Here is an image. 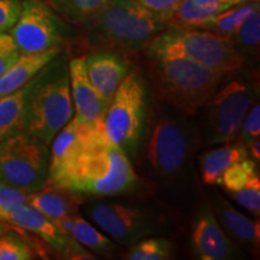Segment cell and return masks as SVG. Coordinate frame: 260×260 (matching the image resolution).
I'll return each mask as SVG.
<instances>
[{
    "label": "cell",
    "mask_w": 260,
    "mask_h": 260,
    "mask_svg": "<svg viewBox=\"0 0 260 260\" xmlns=\"http://www.w3.org/2000/svg\"><path fill=\"white\" fill-rule=\"evenodd\" d=\"M53 140L46 187L93 197L125 194L139 187L129 157L107 138L104 121L86 123L73 117Z\"/></svg>",
    "instance_id": "1"
},
{
    "label": "cell",
    "mask_w": 260,
    "mask_h": 260,
    "mask_svg": "<svg viewBox=\"0 0 260 260\" xmlns=\"http://www.w3.org/2000/svg\"><path fill=\"white\" fill-rule=\"evenodd\" d=\"M146 53L158 95L188 117L203 109L224 77L182 53L162 32L146 46Z\"/></svg>",
    "instance_id": "2"
},
{
    "label": "cell",
    "mask_w": 260,
    "mask_h": 260,
    "mask_svg": "<svg viewBox=\"0 0 260 260\" xmlns=\"http://www.w3.org/2000/svg\"><path fill=\"white\" fill-rule=\"evenodd\" d=\"M165 27L136 0H107L81 28L92 48L135 52L147 46Z\"/></svg>",
    "instance_id": "3"
},
{
    "label": "cell",
    "mask_w": 260,
    "mask_h": 260,
    "mask_svg": "<svg viewBox=\"0 0 260 260\" xmlns=\"http://www.w3.org/2000/svg\"><path fill=\"white\" fill-rule=\"evenodd\" d=\"M73 117L69 69L59 54L29 81L24 132L48 146Z\"/></svg>",
    "instance_id": "4"
},
{
    "label": "cell",
    "mask_w": 260,
    "mask_h": 260,
    "mask_svg": "<svg viewBox=\"0 0 260 260\" xmlns=\"http://www.w3.org/2000/svg\"><path fill=\"white\" fill-rule=\"evenodd\" d=\"M201 136L188 116L175 111L161 112L152 124L146 147L151 172L164 184L178 183L189 171Z\"/></svg>",
    "instance_id": "5"
},
{
    "label": "cell",
    "mask_w": 260,
    "mask_h": 260,
    "mask_svg": "<svg viewBox=\"0 0 260 260\" xmlns=\"http://www.w3.org/2000/svg\"><path fill=\"white\" fill-rule=\"evenodd\" d=\"M216 92L205 104L204 141L207 145H220L234 141L239 134L245 116L259 95V82L245 70V67L225 75Z\"/></svg>",
    "instance_id": "6"
},
{
    "label": "cell",
    "mask_w": 260,
    "mask_h": 260,
    "mask_svg": "<svg viewBox=\"0 0 260 260\" xmlns=\"http://www.w3.org/2000/svg\"><path fill=\"white\" fill-rule=\"evenodd\" d=\"M147 84L138 70H130L113 94L104 117L110 141L135 158L147 125Z\"/></svg>",
    "instance_id": "7"
},
{
    "label": "cell",
    "mask_w": 260,
    "mask_h": 260,
    "mask_svg": "<svg viewBox=\"0 0 260 260\" xmlns=\"http://www.w3.org/2000/svg\"><path fill=\"white\" fill-rule=\"evenodd\" d=\"M47 145L21 132L5 140L0 162V182L24 193L40 190L48 171Z\"/></svg>",
    "instance_id": "8"
},
{
    "label": "cell",
    "mask_w": 260,
    "mask_h": 260,
    "mask_svg": "<svg viewBox=\"0 0 260 260\" xmlns=\"http://www.w3.org/2000/svg\"><path fill=\"white\" fill-rule=\"evenodd\" d=\"M11 35L21 53L63 48L71 34L69 24L45 0H23Z\"/></svg>",
    "instance_id": "9"
},
{
    "label": "cell",
    "mask_w": 260,
    "mask_h": 260,
    "mask_svg": "<svg viewBox=\"0 0 260 260\" xmlns=\"http://www.w3.org/2000/svg\"><path fill=\"white\" fill-rule=\"evenodd\" d=\"M162 34L182 53L222 76L235 73L246 65L229 38L211 30L169 27Z\"/></svg>",
    "instance_id": "10"
},
{
    "label": "cell",
    "mask_w": 260,
    "mask_h": 260,
    "mask_svg": "<svg viewBox=\"0 0 260 260\" xmlns=\"http://www.w3.org/2000/svg\"><path fill=\"white\" fill-rule=\"evenodd\" d=\"M90 219L107 235L124 246H133L161 230L158 217L140 207L116 203H98L87 207Z\"/></svg>",
    "instance_id": "11"
},
{
    "label": "cell",
    "mask_w": 260,
    "mask_h": 260,
    "mask_svg": "<svg viewBox=\"0 0 260 260\" xmlns=\"http://www.w3.org/2000/svg\"><path fill=\"white\" fill-rule=\"evenodd\" d=\"M9 223L38 235L42 241L46 242L53 251L59 253L65 259L94 258L74 237L60 233L50 218L27 204L22 205L12 213Z\"/></svg>",
    "instance_id": "12"
},
{
    "label": "cell",
    "mask_w": 260,
    "mask_h": 260,
    "mask_svg": "<svg viewBox=\"0 0 260 260\" xmlns=\"http://www.w3.org/2000/svg\"><path fill=\"white\" fill-rule=\"evenodd\" d=\"M191 242L195 254L204 260L236 259L242 255L220 224L214 218L210 207L204 206L193 225Z\"/></svg>",
    "instance_id": "13"
},
{
    "label": "cell",
    "mask_w": 260,
    "mask_h": 260,
    "mask_svg": "<svg viewBox=\"0 0 260 260\" xmlns=\"http://www.w3.org/2000/svg\"><path fill=\"white\" fill-rule=\"evenodd\" d=\"M88 79L109 105L113 94L130 71V63L119 51L96 50L84 56Z\"/></svg>",
    "instance_id": "14"
},
{
    "label": "cell",
    "mask_w": 260,
    "mask_h": 260,
    "mask_svg": "<svg viewBox=\"0 0 260 260\" xmlns=\"http://www.w3.org/2000/svg\"><path fill=\"white\" fill-rule=\"evenodd\" d=\"M74 118L80 122L99 123L104 121L107 104L100 98L88 79L84 56L73 58L68 63Z\"/></svg>",
    "instance_id": "15"
},
{
    "label": "cell",
    "mask_w": 260,
    "mask_h": 260,
    "mask_svg": "<svg viewBox=\"0 0 260 260\" xmlns=\"http://www.w3.org/2000/svg\"><path fill=\"white\" fill-rule=\"evenodd\" d=\"M61 53V48H52L38 53H21L4 75L0 76V98L25 86L46 65Z\"/></svg>",
    "instance_id": "16"
},
{
    "label": "cell",
    "mask_w": 260,
    "mask_h": 260,
    "mask_svg": "<svg viewBox=\"0 0 260 260\" xmlns=\"http://www.w3.org/2000/svg\"><path fill=\"white\" fill-rule=\"evenodd\" d=\"M248 158V149L239 140L220 144L206 151L199 159L201 180L207 186H220L223 174L234 162Z\"/></svg>",
    "instance_id": "17"
},
{
    "label": "cell",
    "mask_w": 260,
    "mask_h": 260,
    "mask_svg": "<svg viewBox=\"0 0 260 260\" xmlns=\"http://www.w3.org/2000/svg\"><path fill=\"white\" fill-rule=\"evenodd\" d=\"M81 195L59 188L46 187L27 194L25 204L34 207L51 220L79 213Z\"/></svg>",
    "instance_id": "18"
},
{
    "label": "cell",
    "mask_w": 260,
    "mask_h": 260,
    "mask_svg": "<svg viewBox=\"0 0 260 260\" xmlns=\"http://www.w3.org/2000/svg\"><path fill=\"white\" fill-rule=\"evenodd\" d=\"M216 209L218 218L226 232L243 245L252 253H258L260 242V224L258 220H252L239 212L230 203L223 198L217 197Z\"/></svg>",
    "instance_id": "19"
},
{
    "label": "cell",
    "mask_w": 260,
    "mask_h": 260,
    "mask_svg": "<svg viewBox=\"0 0 260 260\" xmlns=\"http://www.w3.org/2000/svg\"><path fill=\"white\" fill-rule=\"evenodd\" d=\"M28 89L29 82L16 92L0 98V141L24 132Z\"/></svg>",
    "instance_id": "20"
},
{
    "label": "cell",
    "mask_w": 260,
    "mask_h": 260,
    "mask_svg": "<svg viewBox=\"0 0 260 260\" xmlns=\"http://www.w3.org/2000/svg\"><path fill=\"white\" fill-rule=\"evenodd\" d=\"M232 6L224 4L220 0H209L205 3H197L195 0H182L175 10L174 15L169 19L168 27L200 28L224 10Z\"/></svg>",
    "instance_id": "21"
},
{
    "label": "cell",
    "mask_w": 260,
    "mask_h": 260,
    "mask_svg": "<svg viewBox=\"0 0 260 260\" xmlns=\"http://www.w3.org/2000/svg\"><path fill=\"white\" fill-rule=\"evenodd\" d=\"M234 46L247 61H255L260 45V9L253 11L230 38Z\"/></svg>",
    "instance_id": "22"
},
{
    "label": "cell",
    "mask_w": 260,
    "mask_h": 260,
    "mask_svg": "<svg viewBox=\"0 0 260 260\" xmlns=\"http://www.w3.org/2000/svg\"><path fill=\"white\" fill-rule=\"evenodd\" d=\"M67 23L82 27L107 0H45Z\"/></svg>",
    "instance_id": "23"
},
{
    "label": "cell",
    "mask_w": 260,
    "mask_h": 260,
    "mask_svg": "<svg viewBox=\"0 0 260 260\" xmlns=\"http://www.w3.org/2000/svg\"><path fill=\"white\" fill-rule=\"evenodd\" d=\"M258 9H260L259 3L232 6L210 18L200 29H206L230 39L242 22Z\"/></svg>",
    "instance_id": "24"
},
{
    "label": "cell",
    "mask_w": 260,
    "mask_h": 260,
    "mask_svg": "<svg viewBox=\"0 0 260 260\" xmlns=\"http://www.w3.org/2000/svg\"><path fill=\"white\" fill-rule=\"evenodd\" d=\"M70 236L74 237L83 247L92 249L98 254L112 255L117 251V246L109 237L100 233L96 228H94L79 214H76L74 218Z\"/></svg>",
    "instance_id": "25"
},
{
    "label": "cell",
    "mask_w": 260,
    "mask_h": 260,
    "mask_svg": "<svg viewBox=\"0 0 260 260\" xmlns=\"http://www.w3.org/2000/svg\"><path fill=\"white\" fill-rule=\"evenodd\" d=\"M172 243L162 237H145L130 246L128 260H167L171 258Z\"/></svg>",
    "instance_id": "26"
},
{
    "label": "cell",
    "mask_w": 260,
    "mask_h": 260,
    "mask_svg": "<svg viewBox=\"0 0 260 260\" xmlns=\"http://www.w3.org/2000/svg\"><path fill=\"white\" fill-rule=\"evenodd\" d=\"M258 174L255 161L253 159L246 158L234 162L223 174L220 186H223L229 193L236 191L245 186L254 175Z\"/></svg>",
    "instance_id": "27"
},
{
    "label": "cell",
    "mask_w": 260,
    "mask_h": 260,
    "mask_svg": "<svg viewBox=\"0 0 260 260\" xmlns=\"http://www.w3.org/2000/svg\"><path fill=\"white\" fill-rule=\"evenodd\" d=\"M31 258L30 247L18 234L4 233L0 236V260H29Z\"/></svg>",
    "instance_id": "28"
},
{
    "label": "cell",
    "mask_w": 260,
    "mask_h": 260,
    "mask_svg": "<svg viewBox=\"0 0 260 260\" xmlns=\"http://www.w3.org/2000/svg\"><path fill=\"white\" fill-rule=\"evenodd\" d=\"M230 195L237 203L249 211L255 217L260 214V178L256 174L243 186L241 189L233 191Z\"/></svg>",
    "instance_id": "29"
},
{
    "label": "cell",
    "mask_w": 260,
    "mask_h": 260,
    "mask_svg": "<svg viewBox=\"0 0 260 260\" xmlns=\"http://www.w3.org/2000/svg\"><path fill=\"white\" fill-rule=\"evenodd\" d=\"M27 193L0 182V222H9L16 210L25 204Z\"/></svg>",
    "instance_id": "30"
},
{
    "label": "cell",
    "mask_w": 260,
    "mask_h": 260,
    "mask_svg": "<svg viewBox=\"0 0 260 260\" xmlns=\"http://www.w3.org/2000/svg\"><path fill=\"white\" fill-rule=\"evenodd\" d=\"M260 138V104H253L251 109L248 110L247 115L243 118L240 126L237 140L246 147H248L255 140Z\"/></svg>",
    "instance_id": "31"
},
{
    "label": "cell",
    "mask_w": 260,
    "mask_h": 260,
    "mask_svg": "<svg viewBox=\"0 0 260 260\" xmlns=\"http://www.w3.org/2000/svg\"><path fill=\"white\" fill-rule=\"evenodd\" d=\"M19 52L14 38L10 34L0 32V76L4 75L15 61L18 59Z\"/></svg>",
    "instance_id": "32"
},
{
    "label": "cell",
    "mask_w": 260,
    "mask_h": 260,
    "mask_svg": "<svg viewBox=\"0 0 260 260\" xmlns=\"http://www.w3.org/2000/svg\"><path fill=\"white\" fill-rule=\"evenodd\" d=\"M22 10L21 0H0V32L14 27Z\"/></svg>",
    "instance_id": "33"
},
{
    "label": "cell",
    "mask_w": 260,
    "mask_h": 260,
    "mask_svg": "<svg viewBox=\"0 0 260 260\" xmlns=\"http://www.w3.org/2000/svg\"><path fill=\"white\" fill-rule=\"evenodd\" d=\"M136 2L148 9L167 25L168 21L174 15L175 10L181 4L182 0H136Z\"/></svg>",
    "instance_id": "34"
},
{
    "label": "cell",
    "mask_w": 260,
    "mask_h": 260,
    "mask_svg": "<svg viewBox=\"0 0 260 260\" xmlns=\"http://www.w3.org/2000/svg\"><path fill=\"white\" fill-rule=\"evenodd\" d=\"M247 149H248L249 153H251L253 160L259 162V160H260V140H255V141H253L252 144L247 147Z\"/></svg>",
    "instance_id": "35"
},
{
    "label": "cell",
    "mask_w": 260,
    "mask_h": 260,
    "mask_svg": "<svg viewBox=\"0 0 260 260\" xmlns=\"http://www.w3.org/2000/svg\"><path fill=\"white\" fill-rule=\"evenodd\" d=\"M233 6L243 5V4H253V3H259V0H232Z\"/></svg>",
    "instance_id": "36"
},
{
    "label": "cell",
    "mask_w": 260,
    "mask_h": 260,
    "mask_svg": "<svg viewBox=\"0 0 260 260\" xmlns=\"http://www.w3.org/2000/svg\"><path fill=\"white\" fill-rule=\"evenodd\" d=\"M4 145H5V140L4 141H0V162H2V155H3V151H4Z\"/></svg>",
    "instance_id": "37"
},
{
    "label": "cell",
    "mask_w": 260,
    "mask_h": 260,
    "mask_svg": "<svg viewBox=\"0 0 260 260\" xmlns=\"http://www.w3.org/2000/svg\"><path fill=\"white\" fill-rule=\"evenodd\" d=\"M6 232V228H5V225L4 224H3L2 222H0V236L3 235V234H4Z\"/></svg>",
    "instance_id": "38"
},
{
    "label": "cell",
    "mask_w": 260,
    "mask_h": 260,
    "mask_svg": "<svg viewBox=\"0 0 260 260\" xmlns=\"http://www.w3.org/2000/svg\"><path fill=\"white\" fill-rule=\"evenodd\" d=\"M197 3H205V2H209V0H195Z\"/></svg>",
    "instance_id": "39"
}]
</instances>
